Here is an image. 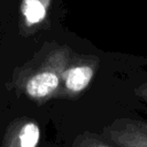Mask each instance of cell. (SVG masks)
Instances as JSON below:
<instances>
[{"label": "cell", "instance_id": "obj_1", "mask_svg": "<svg viewBox=\"0 0 147 147\" xmlns=\"http://www.w3.org/2000/svg\"><path fill=\"white\" fill-rule=\"evenodd\" d=\"M105 136L117 147H147V121L116 119L105 129Z\"/></svg>", "mask_w": 147, "mask_h": 147}, {"label": "cell", "instance_id": "obj_2", "mask_svg": "<svg viewBox=\"0 0 147 147\" xmlns=\"http://www.w3.org/2000/svg\"><path fill=\"white\" fill-rule=\"evenodd\" d=\"M40 131L34 122H25L14 129L5 139L3 147H37Z\"/></svg>", "mask_w": 147, "mask_h": 147}, {"label": "cell", "instance_id": "obj_3", "mask_svg": "<svg viewBox=\"0 0 147 147\" xmlns=\"http://www.w3.org/2000/svg\"><path fill=\"white\" fill-rule=\"evenodd\" d=\"M59 77L51 71H44L29 79L25 86L26 93L34 99H41L49 95L59 86Z\"/></svg>", "mask_w": 147, "mask_h": 147}, {"label": "cell", "instance_id": "obj_4", "mask_svg": "<svg viewBox=\"0 0 147 147\" xmlns=\"http://www.w3.org/2000/svg\"><path fill=\"white\" fill-rule=\"evenodd\" d=\"M94 76V68L88 64H82L69 69L65 74V86L70 92L78 93L87 87Z\"/></svg>", "mask_w": 147, "mask_h": 147}, {"label": "cell", "instance_id": "obj_5", "mask_svg": "<svg viewBox=\"0 0 147 147\" xmlns=\"http://www.w3.org/2000/svg\"><path fill=\"white\" fill-rule=\"evenodd\" d=\"M22 13L29 24H37L46 16V7L40 0H23Z\"/></svg>", "mask_w": 147, "mask_h": 147}, {"label": "cell", "instance_id": "obj_6", "mask_svg": "<svg viewBox=\"0 0 147 147\" xmlns=\"http://www.w3.org/2000/svg\"><path fill=\"white\" fill-rule=\"evenodd\" d=\"M77 147H113V146L99 140L98 138L86 137L83 138L80 142H77Z\"/></svg>", "mask_w": 147, "mask_h": 147}, {"label": "cell", "instance_id": "obj_7", "mask_svg": "<svg viewBox=\"0 0 147 147\" xmlns=\"http://www.w3.org/2000/svg\"><path fill=\"white\" fill-rule=\"evenodd\" d=\"M134 93H136V95H137L139 99H141L144 102L147 103V82L140 84V85L134 90Z\"/></svg>", "mask_w": 147, "mask_h": 147}]
</instances>
